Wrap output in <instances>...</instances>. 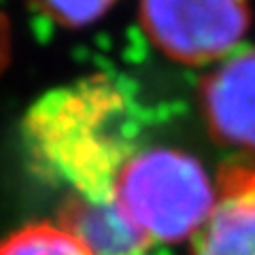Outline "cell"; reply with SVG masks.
Returning <instances> with one entry per match:
<instances>
[{"label": "cell", "instance_id": "obj_5", "mask_svg": "<svg viewBox=\"0 0 255 255\" xmlns=\"http://www.w3.org/2000/svg\"><path fill=\"white\" fill-rule=\"evenodd\" d=\"M191 255H255V162L223 168Z\"/></svg>", "mask_w": 255, "mask_h": 255}, {"label": "cell", "instance_id": "obj_3", "mask_svg": "<svg viewBox=\"0 0 255 255\" xmlns=\"http://www.w3.org/2000/svg\"><path fill=\"white\" fill-rule=\"evenodd\" d=\"M138 17L157 51L202 66L236 51L253 13L249 0H140Z\"/></svg>", "mask_w": 255, "mask_h": 255}, {"label": "cell", "instance_id": "obj_4", "mask_svg": "<svg viewBox=\"0 0 255 255\" xmlns=\"http://www.w3.org/2000/svg\"><path fill=\"white\" fill-rule=\"evenodd\" d=\"M209 132L226 145L255 149V49L232 51L202 81Z\"/></svg>", "mask_w": 255, "mask_h": 255}, {"label": "cell", "instance_id": "obj_1", "mask_svg": "<svg viewBox=\"0 0 255 255\" xmlns=\"http://www.w3.org/2000/svg\"><path fill=\"white\" fill-rule=\"evenodd\" d=\"M132 96L107 75H92L45 92L21 122V136L38 172L87 200H113L119 172L138 151Z\"/></svg>", "mask_w": 255, "mask_h": 255}, {"label": "cell", "instance_id": "obj_7", "mask_svg": "<svg viewBox=\"0 0 255 255\" xmlns=\"http://www.w3.org/2000/svg\"><path fill=\"white\" fill-rule=\"evenodd\" d=\"M0 255H92L90 249L60 223H28L0 241Z\"/></svg>", "mask_w": 255, "mask_h": 255}, {"label": "cell", "instance_id": "obj_2", "mask_svg": "<svg viewBox=\"0 0 255 255\" xmlns=\"http://www.w3.org/2000/svg\"><path fill=\"white\" fill-rule=\"evenodd\" d=\"M115 204L153 243L194 238L215 202L204 166L179 149H138L115 185Z\"/></svg>", "mask_w": 255, "mask_h": 255}, {"label": "cell", "instance_id": "obj_8", "mask_svg": "<svg viewBox=\"0 0 255 255\" xmlns=\"http://www.w3.org/2000/svg\"><path fill=\"white\" fill-rule=\"evenodd\" d=\"M117 0H34L36 9L66 28H85L111 11Z\"/></svg>", "mask_w": 255, "mask_h": 255}, {"label": "cell", "instance_id": "obj_9", "mask_svg": "<svg viewBox=\"0 0 255 255\" xmlns=\"http://www.w3.org/2000/svg\"><path fill=\"white\" fill-rule=\"evenodd\" d=\"M9 60H11V28H9V19L0 13V75L9 66Z\"/></svg>", "mask_w": 255, "mask_h": 255}, {"label": "cell", "instance_id": "obj_6", "mask_svg": "<svg viewBox=\"0 0 255 255\" xmlns=\"http://www.w3.org/2000/svg\"><path fill=\"white\" fill-rule=\"evenodd\" d=\"M58 223L73 232L92 255H149L155 245L115 200L98 202L70 194L58 213Z\"/></svg>", "mask_w": 255, "mask_h": 255}]
</instances>
